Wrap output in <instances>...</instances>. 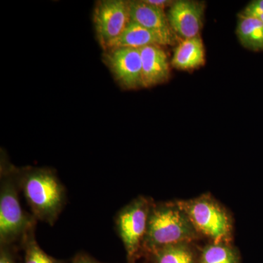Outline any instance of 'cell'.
Returning <instances> with one entry per match:
<instances>
[{
    "mask_svg": "<svg viewBox=\"0 0 263 263\" xmlns=\"http://www.w3.org/2000/svg\"><path fill=\"white\" fill-rule=\"evenodd\" d=\"M11 170L32 215L53 226L67 202L65 186L56 172L48 167H16L13 164Z\"/></svg>",
    "mask_w": 263,
    "mask_h": 263,
    "instance_id": "obj_1",
    "label": "cell"
},
{
    "mask_svg": "<svg viewBox=\"0 0 263 263\" xmlns=\"http://www.w3.org/2000/svg\"><path fill=\"white\" fill-rule=\"evenodd\" d=\"M200 236L176 202H155L151 208L141 256L178 243H191Z\"/></svg>",
    "mask_w": 263,
    "mask_h": 263,
    "instance_id": "obj_2",
    "label": "cell"
},
{
    "mask_svg": "<svg viewBox=\"0 0 263 263\" xmlns=\"http://www.w3.org/2000/svg\"><path fill=\"white\" fill-rule=\"evenodd\" d=\"M0 173V246L14 247L22 245L37 220L22 209L11 164L2 160Z\"/></svg>",
    "mask_w": 263,
    "mask_h": 263,
    "instance_id": "obj_3",
    "label": "cell"
},
{
    "mask_svg": "<svg viewBox=\"0 0 263 263\" xmlns=\"http://www.w3.org/2000/svg\"><path fill=\"white\" fill-rule=\"evenodd\" d=\"M188 216L197 234L212 243H230L233 234V219L228 211L209 195L176 201Z\"/></svg>",
    "mask_w": 263,
    "mask_h": 263,
    "instance_id": "obj_4",
    "label": "cell"
},
{
    "mask_svg": "<svg viewBox=\"0 0 263 263\" xmlns=\"http://www.w3.org/2000/svg\"><path fill=\"white\" fill-rule=\"evenodd\" d=\"M152 203L148 197H136L119 210L114 218L116 230L124 245L129 263H136L141 257Z\"/></svg>",
    "mask_w": 263,
    "mask_h": 263,
    "instance_id": "obj_5",
    "label": "cell"
},
{
    "mask_svg": "<svg viewBox=\"0 0 263 263\" xmlns=\"http://www.w3.org/2000/svg\"><path fill=\"white\" fill-rule=\"evenodd\" d=\"M129 22V1L101 0L96 3L93 22L99 43L104 51L108 50L122 34Z\"/></svg>",
    "mask_w": 263,
    "mask_h": 263,
    "instance_id": "obj_6",
    "label": "cell"
},
{
    "mask_svg": "<svg viewBox=\"0 0 263 263\" xmlns=\"http://www.w3.org/2000/svg\"><path fill=\"white\" fill-rule=\"evenodd\" d=\"M104 63L114 79L125 89H134L142 85V61L140 49L114 48L103 53Z\"/></svg>",
    "mask_w": 263,
    "mask_h": 263,
    "instance_id": "obj_7",
    "label": "cell"
},
{
    "mask_svg": "<svg viewBox=\"0 0 263 263\" xmlns=\"http://www.w3.org/2000/svg\"><path fill=\"white\" fill-rule=\"evenodd\" d=\"M203 11L202 3L179 0L171 5L167 18L175 32L189 39L198 36L202 25Z\"/></svg>",
    "mask_w": 263,
    "mask_h": 263,
    "instance_id": "obj_8",
    "label": "cell"
},
{
    "mask_svg": "<svg viewBox=\"0 0 263 263\" xmlns=\"http://www.w3.org/2000/svg\"><path fill=\"white\" fill-rule=\"evenodd\" d=\"M129 8L131 22L160 33L174 43L176 42V34L171 28L163 9L148 4L146 1H129Z\"/></svg>",
    "mask_w": 263,
    "mask_h": 263,
    "instance_id": "obj_9",
    "label": "cell"
},
{
    "mask_svg": "<svg viewBox=\"0 0 263 263\" xmlns=\"http://www.w3.org/2000/svg\"><path fill=\"white\" fill-rule=\"evenodd\" d=\"M142 61V85L156 86L169 79L170 68L165 52L159 46L140 48Z\"/></svg>",
    "mask_w": 263,
    "mask_h": 263,
    "instance_id": "obj_10",
    "label": "cell"
},
{
    "mask_svg": "<svg viewBox=\"0 0 263 263\" xmlns=\"http://www.w3.org/2000/svg\"><path fill=\"white\" fill-rule=\"evenodd\" d=\"M174 43L168 38L164 37L160 33L145 28L130 21L124 32L114 43H112L108 49L120 47L140 49L148 46H167L173 45Z\"/></svg>",
    "mask_w": 263,
    "mask_h": 263,
    "instance_id": "obj_11",
    "label": "cell"
},
{
    "mask_svg": "<svg viewBox=\"0 0 263 263\" xmlns=\"http://www.w3.org/2000/svg\"><path fill=\"white\" fill-rule=\"evenodd\" d=\"M205 62L203 43L200 36L185 39L175 51L172 65L181 70L200 67Z\"/></svg>",
    "mask_w": 263,
    "mask_h": 263,
    "instance_id": "obj_12",
    "label": "cell"
},
{
    "mask_svg": "<svg viewBox=\"0 0 263 263\" xmlns=\"http://www.w3.org/2000/svg\"><path fill=\"white\" fill-rule=\"evenodd\" d=\"M237 34L245 48L252 51H263V22L240 15Z\"/></svg>",
    "mask_w": 263,
    "mask_h": 263,
    "instance_id": "obj_13",
    "label": "cell"
},
{
    "mask_svg": "<svg viewBox=\"0 0 263 263\" xmlns=\"http://www.w3.org/2000/svg\"><path fill=\"white\" fill-rule=\"evenodd\" d=\"M149 257L152 263H195V254L188 243L167 246Z\"/></svg>",
    "mask_w": 263,
    "mask_h": 263,
    "instance_id": "obj_14",
    "label": "cell"
},
{
    "mask_svg": "<svg viewBox=\"0 0 263 263\" xmlns=\"http://www.w3.org/2000/svg\"><path fill=\"white\" fill-rule=\"evenodd\" d=\"M199 263H240V258L230 243H212L202 249Z\"/></svg>",
    "mask_w": 263,
    "mask_h": 263,
    "instance_id": "obj_15",
    "label": "cell"
},
{
    "mask_svg": "<svg viewBox=\"0 0 263 263\" xmlns=\"http://www.w3.org/2000/svg\"><path fill=\"white\" fill-rule=\"evenodd\" d=\"M34 231L35 228L27 233L21 245L24 250V263H62L48 255L41 248L36 240Z\"/></svg>",
    "mask_w": 263,
    "mask_h": 263,
    "instance_id": "obj_16",
    "label": "cell"
},
{
    "mask_svg": "<svg viewBox=\"0 0 263 263\" xmlns=\"http://www.w3.org/2000/svg\"><path fill=\"white\" fill-rule=\"evenodd\" d=\"M243 16L255 18L263 22V0H255L249 3L242 14Z\"/></svg>",
    "mask_w": 263,
    "mask_h": 263,
    "instance_id": "obj_17",
    "label": "cell"
},
{
    "mask_svg": "<svg viewBox=\"0 0 263 263\" xmlns=\"http://www.w3.org/2000/svg\"><path fill=\"white\" fill-rule=\"evenodd\" d=\"M0 247V263H18L15 257L14 247Z\"/></svg>",
    "mask_w": 263,
    "mask_h": 263,
    "instance_id": "obj_18",
    "label": "cell"
},
{
    "mask_svg": "<svg viewBox=\"0 0 263 263\" xmlns=\"http://www.w3.org/2000/svg\"><path fill=\"white\" fill-rule=\"evenodd\" d=\"M70 263H102L86 254L76 255Z\"/></svg>",
    "mask_w": 263,
    "mask_h": 263,
    "instance_id": "obj_19",
    "label": "cell"
},
{
    "mask_svg": "<svg viewBox=\"0 0 263 263\" xmlns=\"http://www.w3.org/2000/svg\"><path fill=\"white\" fill-rule=\"evenodd\" d=\"M145 1L148 3V4L155 5L156 7L162 8V9L167 7V5H172L173 3H174V2L167 1V0H145Z\"/></svg>",
    "mask_w": 263,
    "mask_h": 263,
    "instance_id": "obj_20",
    "label": "cell"
}]
</instances>
